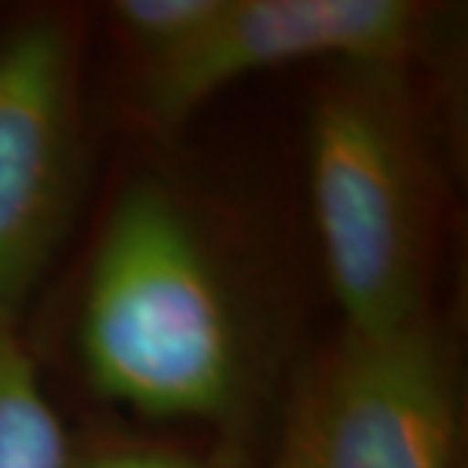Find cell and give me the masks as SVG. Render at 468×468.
Listing matches in <instances>:
<instances>
[{
  "mask_svg": "<svg viewBox=\"0 0 468 468\" xmlns=\"http://www.w3.org/2000/svg\"><path fill=\"white\" fill-rule=\"evenodd\" d=\"M80 356L107 399L158 420H226L250 392V335L180 195L137 176L110 207L80 307Z\"/></svg>",
  "mask_w": 468,
  "mask_h": 468,
  "instance_id": "cell-1",
  "label": "cell"
},
{
  "mask_svg": "<svg viewBox=\"0 0 468 468\" xmlns=\"http://www.w3.org/2000/svg\"><path fill=\"white\" fill-rule=\"evenodd\" d=\"M408 68H338L307 128L311 207L350 332L426 320L432 176Z\"/></svg>",
  "mask_w": 468,
  "mask_h": 468,
  "instance_id": "cell-2",
  "label": "cell"
},
{
  "mask_svg": "<svg viewBox=\"0 0 468 468\" xmlns=\"http://www.w3.org/2000/svg\"><path fill=\"white\" fill-rule=\"evenodd\" d=\"M453 456L451 362L426 316L344 332L302 383L271 468H453Z\"/></svg>",
  "mask_w": 468,
  "mask_h": 468,
  "instance_id": "cell-3",
  "label": "cell"
},
{
  "mask_svg": "<svg viewBox=\"0 0 468 468\" xmlns=\"http://www.w3.org/2000/svg\"><path fill=\"white\" fill-rule=\"evenodd\" d=\"M82 186L80 49L64 18L0 34V335L58 252Z\"/></svg>",
  "mask_w": 468,
  "mask_h": 468,
  "instance_id": "cell-4",
  "label": "cell"
},
{
  "mask_svg": "<svg viewBox=\"0 0 468 468\" xmlns=\"http://www.w3.org/2000/svg\"><path fill=\"white\" fill-rule=\"evenodd\" d=\"M429 37V9L410 0H222L204 37L144 77V107L180 125L231 82L298 61L408 68Z\"/></svg>",
  "mask_w": 468,
  "mask_h": 468,
  "instance_id": "cell-5",
  "label": "cell"
},
{
  "mask_svg": "<svg viewBox=\"0 0 468 468\" xmlns=\"http://www.w3.org/2000/svg\"><path fill=\"white\" fill-rule=\"evenodd\" d=\"M70 441L16 332L0 335V468H68Z\"/></svg>",
  "mask_w": 468,
  "mask_h": 468,
  "instance_id": "cell-6",
  "label": "cell"
},
{
  "mask_svg": "<svg viewBox=\"0 0 468 468\" xmlns=\"http://www.w3.org/2000/svg\"><path fill=\"white\" fill-rule=\"evenodd\" d=\"M219 9L222 0H119L110 16L146 77L189 52Z\"/></svg>",
  "mask_w": 468,
  "mask_h": 468,
  "instance_id": "cell-7",
  "label": "cell"
},
{
  "mask_svg": "<svg viewBox=\"0 0 468 468\" xmlns=\"http://www.w3.org/2000/svg\"><path fill=\"white\" fill-rule=\"evenodd\" d=\"M68 468H217L210 463H201L195 456L176 453L171 447H153V444H116L104 451L77 456Z\"/></svg>",
  "mask_w": 468,
  "mask_h": 468,
  "instance_id": "cell-8",
  "label": "cell"
}]
</instances>
